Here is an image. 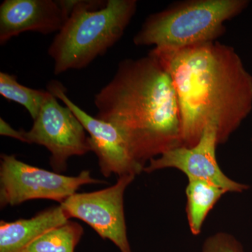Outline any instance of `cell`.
<instances>
[{
	"label": "cell",
	"mask_w": 252,
	"mask_h": 252,
	"mask_svg": "<svg viewBox=\"0 0 252 252\" xmlns=\"http://www.w3.org/2000/svg\"><path fill=\"white\" fill-rule=\"evenodd\" d=\"M83 234L80 224L68 220L36 239L26 252H74Z\"/></svg>",
	"instance_id": "cell-13"
},
{
	"label": "cell",
	"mask_w": 252,
	"mask_h": 252,
	"mask_svg": "<svg viewBox=\"0 0 252 252\" xmlns=\"http://www.w3.org/2000/svg\"><path fill=\"white\" fill-rule=\"evenodd\" d=\"M246 0H191L150 15L134 36L137 46L178 50L215 41L225 32V22L248 6Z\"/></svg>",
	"instance_id": "cell-4"
},
{
	"label": "cell",
	"mask_w": 252,
	"mask_h": 252,
	"mask_svg": "<svg viewBox=\"0 0 252 252\" xmlns=\"http://www.w3.org/2000/svg\"><path fill=\"white\" fill-rule=\"evenodd\" d=\"M225 189L206 181L188 179L186 189L187 215L192 234L201 233L202 227L209 212L224 194Z\"/></svg>",
	"instance_id": "cell-12"
},
{
	"label": "cell",
	"mask_w": 252,
	"mask_h": 252,
	"mask_svg": "<svg viewBox=\"0 0 252 252\" xmlns=\"http://www.w3.org/2000/svg\"><path fill=\"white\" fill-rule=\"evenodd\" d=\"M84 170L77 177H69L28 165L15 155L1 154L0 165V205L16 206L35 200L46 199L61 204L76 193L81 186L106 184Z\"/></svg>",
	"instance_id": "cell-5"
},
{
	"label": "cell",
	"mask_w": 252,
	"mask_h": 252,
	"mask_svg": "<svg viewBox=\"0 0 252 252\" xmlns=\"http://www.w3.org/2000/svg\"><path fill=\"white\" fill-rule=\"evenodd\" d=\"M69 217L59 206L28 220L0 221V252H26L28 247L49 230L65 223Z\"/></svg>",
	"instance_id": "cell-11"
},
{
	"label": "cell",
	"mask_w": 252,
	"mask_h": 252,
	"mask_svg": "<svg viewBox=\"0 0 252 252\" xmlns=\"http://www.w3.org/2000/svg\"><path fill=\"white\" fill-rule=\"evenodd\" d=\"M216 129L207 126L198 143L192 147H180L167 151L159 158L149 160L144 172L151 173L164 168H175L188 179L206 181L227 192L242 193L250 187L231 180L223 173L217 162L218 145Z\"/></svg>",
	"instance_id": "cell-9"
},
{
	"label": "cell",
	"mask_w": 252,
	"mask_h": 252,
	"mask_svg": "<svg viewBox=\"0 0 252 252\" xmlns=\"http://www.w3.org/2000/svg\"><path fill=\"white\" fill-rule=\"evenodd\" d=\"M94 116L110 123L142 167L182 147L180 107L171 77L152 56L125 59L94 96Z\"/></svg>",
	"instance_id": "cell-2"
},
{
	"label": "cell",
	"mask_w": 252,
	"mask_h": 252,
	"mask_svg": "<svg viewBox=\"0 0 252 252\" xmlns=\"http://www.w3.org/2000/svg\"><path fill=\"white\" fill-rule=\"evenodd\" d=\"M201 252H245L242 244L233 235L219 232L204 241Z\"/></svg>",
	"instance_id": "cell-15"
},
{
	"label": "cell",
	"mask_w": 252,
	"mask_h": 252,
	"mask_svg": "<svg viewBox=\"0 0 252 252\" xmlns=\"http://www.w3.org/2000/svg\"><path fill=\"white\" fill-rule=\"evenodd\" d=\"M148 55L171 77L182 146H195L207 126L216 129L219 144L226 143L252 110V76L235 50L215 41Z\"/></svg>",
	"instance_id": "cell-1"
},
{
	"label": "cell",
	"mask_w": 252,
	"mask_h": 252,
	"mask_svg": "<svg viewBox=\"0 0 252 252\" xmlns=\"http://www.w3.org/2000/svg\"><path fill=\"white\" fill-rule=\"evenodd\" d=\"M67 19L59 1L4 0L0 6V44L26 32H59Z\"/></svg>",
	"instance_id": "cell-10"
},
{
	"label": "cell",
	"mask_w": 252,
	"mask_h": 252,
	"mask_svg": "<svg viewBox=\"0 0 252 252\" xmlns=\"http://www.w3.org/2000/svg\"><path fill=\"white\" fill-rule=\"evenodd\" d=\"M64 106L51 93L31 130L24 131L26 143L44 146L51 152L50 163L58 172L66 170L69 158L91 152L85 128L72 111Z\"/></svg>",
	"instance_id": "cell-6"
},
{
	"label": "cell",
	"mask_w": 252,
	"mask_h": 252,
	"mask_svg": "<svg viewBox=\"0 0 252 252\" xmlns=\"http://www.w3.org/2000/svg\"><path fill=\"white\" fill-rule=\"evenodd\" d=\"M0 135L12 137L16 140L26 142L24 137V130H16L11 127L4 119H0Z\"/></svg>",
	"instance_id": "cell-16"
},
{
	"label": "cell",
	"mask_w": 252,
	"mask_h": 252,
	"mask_svg": "<svg viewBox=\"0 0 252 252\" xmlns=\"http://www.w3.org/2000/svg\"><path fill=\"white\" fill-rule=\"evenodd\" d=\"M135 177L122 176L109 188L91 193H74L61 203V207L69 218L85 222L101 238L111 240L121 252H132L127 239L124 195Z\"/></svg>",
	"instance_id": "cell-7"
},
{
	"label": "cell",
	"mask_w": 252,
	"mask_h": 252,
	"mask_svg": "<svg viewBox=\"0 0 252 252\" xmlns=\"http://www.w3.org/2000/svg\"><path fill=\"white\" fill-rule=\"evenodd\" d=\"M67 16L48 50L54 74L87 67L122 37L137 10L136 0H59Z\"/></svg>",
	"instance_id": "cell-3"
},
{
	"label": "cell",
	"mask_w": 252,
	"mask_h": 252,
	"mask_svg": "<svg viewBox=\"0 0 252 252\" xmlns=\"http://www.w3.org/2000/svg\"><path fill=\"white\" fill-rule=\"evenodd\" d=\"M0 94L16 103L23 106L33 120L37 117L43 104L51 95L48 91L36 90L18 82L15 75L0 72Z\"/></svg>",
	"instance_id": "cell-14"
},
{
	"label": "cell",
	"mask_w": 252,
	"mask_h": 252,
	"mask_svg": "<svg viewBox=\"0 0 252 252\" xmlns=\"http://www.w3.org/2000/svg\"><path fill=\"white\" fill-rule=\"evenodd\" d=\"M47 91L72 111L89 132L90 137L88 141L91 152L97 156L100 171L104 177H109L112 174L119 177L136 175L144 172V167L132 157L125 140L112 124L92 117L78 107L67 97L65 88L59 81H51Z\"/></svg>",
	"instance_id": "cell-8"
}]
</instances>
